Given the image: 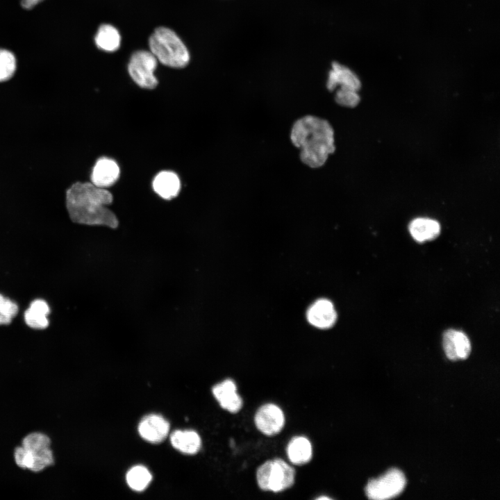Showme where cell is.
<instances>
[{"mask_svg": "<svg viewBox=\"0 0 500 500\" xmlns=\"http://www.w3.org/2000/svg\"><path fill=\"white\" fill-rule=\"evenodd\" d=\"M112 201V194L89 182H76L66 192V207L71 220L90 226H118L116 215L106 206Z\"/></svg>", "mask_w": 500, "mask_h": 500, "instance_id": "6da1fadb", "label": "cell"}, {"mask_svg": "<svg viewBox=\"0 0 500 500\" xmlns=\"http://www.w3.org/2000/svg\"><path fill=\"white\" fill-rule=\"evenodd\" d=\"M286 453L291 463L294 465H303L312 459L311 442L304 436H294L288 442Z\"/></svg>", "mask_w": 500, "mask_h": 500, "instance_id": "2e32d148", "label": "cell"}, {"mask_svg": "<svg viewBox=\"0 0 500 500\" xmlns=\"http://www.w3.org/2000/svg\"><path fill=\"white\" fill-rule=\"evenodd\" d=\"M157 62V59L151 51H136L132 55L128 63L129 75L140 87L153 89L158 85L157 78L154 75Z\"/></svg>", "mask_w": 500, "mask_h": 500, "instance_id": "52a82bcc", "label": "cell"}, {"mask_svg": "<svg viewBox=\"0 0 500 500\" xmlns=\"http://www.w3.org/2000/svg\"><path fill=\"white\" fill-rule=\"evenodd\" d=\"M334 99L339 106L354 108L359 103L360 98L356 91L338 89Z\"/></svg>", "mask_w": 500, "mask_h": 500, "instance_id": "cb8c5ba5", "label": "cell"}, {"mask_svg": "<svg viewBox=\"0 0 500 500\" xmlns=\"http://www.w3.org/2000/svg\"><path fill=\"white\" fill-rule=\"evenodd\" d=\"M17 303L0 294V325H8L18 313Z\"/></svg>", "mask_w": 500, "mask_h": 500, "instance_id": "603a6c76", "label": "cell"}, {"mask_svg": "<svg viewBox=\"0 0 500 500\" xmlns=\"http://www.w3.org/2000/svg\"><path fill=\"white\" fill-rule=\"evenodd\" d=\"M317 499H329L330 498L328 497H319V498H317Z\"/></svg>", "mask_w": 500, "mask_h": 500, "instance_id": "484cf974", "label": "cell"}, {"mask_svg": "<svg viewBox=\"0 0 500 500\" xmlns=\"http://www.w3.org/2000/svg\"><path fill=\"white\" fill-rule=\"evenodd\" d=\"M16 67L14 54L10 51L0 49V82L9 80L15 74Z\"/></svg>", "mask_w": 500, "mask_h": 500, "instance_id": "7402d4cb", "label": "cell"}, {"mask_svg": "<svg viewBox=\"0 0 500 500\" xmlns=\"http://www.w3.org/2000/svg\"><path fill=\"white\" fill-rule=\"evenodd\" d=\"M212 392L223 409L231 413H236L241 410L242 399L238 394L237 386L233 380L226 379L215 385Z\"/></svg>", "mask_w": 500, "mask_h": 500, "instance_id": "8fae6325", "label": "cell"}, {"mask_svg": "<svg viewBox=\"0 0 500 500\" xmlns=\"http://www.w3.org/2000/svg\"><path fill=\"white\" fill-rule=\"evenodd\" d=\"M350 90L358 92L361 83L357 75L347 67L338 62H333L328 74L326 88L328 91Z\"/></svg>", "mask_w": 500, "mask_h": 500, "instance_id": "9c48e42d", "label": "cell"}, {"mask_svg": "<svg viewBox=\"0 0 500 500\" xmlns=\"http://www.w3.org/2000/svg\"><path fill=\"white\" fill-rule=\"evenodd\" d=\"M151 52L158 61L174 68L185 67L190 60V54L179 37L171 29L159 27L149 38Z\"/></svg>", "mask_w": 500, "mask_h": 500, "instance_id": "277c9868", "label": "cell"}, {"mask_svg": "<svg viewBox=\"0 0 500 500\" xmlns=\"http://www.w3.org/2000/svg\"><path fill=\"white\" fill-rule=\"evenodd\" d=\"M408 228L412 237L418 242L433 240L440 232V224L436 220L424 217L413 219Z\"/></svg>", "mask_w": 500, "mask_h": 500, "instance_id": "ac0fdd59", "label": "cell"}, {"mask_svg": "<svg viewBox=\"0 0 500 500\" xmlns=\"http://www.w3.org/2000/svg\"><path fill=\"white\" fill-rule=\"evenodd\" d=\"M42 0H22V6L26 9H31Z\"/></svg>", "mask_w": 500, "mask_h": 500, "instance_id": "d4e9b609", "label": "cell"}, {"mask_svg": "<svg viewBox=\"0 0 500 500\" xmlns=\"http://www.w3.org/2000/svg\"><path fill=\"white\" fill-rule=\"evenodd\" d=\"M94 40L99 49L112 52L119 49L121 37L116 28L110 24H103L99 28Z\"/></svg>", "mask_w": 500, "mask_h": 500, "instance_id": "ffe728a7", "label": "cell"}, {"mask_svg": "<svg viewBox=\"0 0 500 500\" xmlns=\"http://www.w3.org/2000/svg\"><path fill=\"white\" fill-rule=\"evenodd\" d=\"M292 144L300 150L301 161L311 168L322 167L335 151L334 130L329 122L307 115L297 119L290 134Z\"/></svg>", "mask_w": 500, "mask_h": 500, "instance_id": "7a4b0ae2", "label": "cell"}, {"mask_svg": "<svg viewBox=\"0 0 500 500\" xmlns=\"http://www.w3.org/2000/svg\"><path fill=\"white\" fill-rule=\"evenodd\" d=\"M119 176V168L117 162L108 158L102 157L97 160L91 174V181L94 185L105 188L114 184Z\"/></svg>", "mask_w": 500, "mask_h": 500, "instance_id": "4fadbf2b", "label": "cell"}, {"mask_svg": "<svg viewBox=\"0 0 500 500\" xmlns=\"http://www.w3.org/2000/svg\"><path fill=\"white\" fill-rule=\"evenodd\" d=\"M181 183L178 176L169 171L158 173L153 179V188L162 199L169 200L176 197L180 190Z\"/></svg>", "mask_w": 500, "mask_h": 500, "instance_id": "e0dca14e", "label": "cell"}, {"mask_svg": "<svg viewBox=\"0 0 500 500\" xmlns=\"http://www.w3.org/2000/svg\"><path fill=\"white\" fill-rule=\"evenodd\" d=\"M151 478V473L143 466L133 467L126 474L128 485L131 489L138 492L145 490L149 485Z\"/></svg>", "mask_w": 500, "mask_h": 500, "instance_id": "44dd1931", "label": "cell"}, {"mask_svg": "<svg viewBox=\"0 0 500 500\" xmlns=\"http://www.w3.org/2000/svg\"><path fill=\"white\" fill-rule=\"evenodd\" d=\"M50 308L46 301L42 299L33 300L24 314V322L28 326L33 329H44L49 324L47 318Z\"/></svg>", "mask_w": 500, "mask_h": 500, "instance_id": "9a60e30c", "label": "cell"}, {"mask_svg": "<svg viewBox=\"0 0 500 500\" xmlns=\"http://www.w3.org/2000/svg\"><path fill=\"white\" fill-rule=\"evenodd\" d=\"M294 479V469L281 458L265 462L256 471L258 485L264 491L283 492L293 485Z\"/></svg>", "mask_w": 500, "mask_h": 500, "instance_id": "5b68a950", "label": "cell"}, {"mask_svg": "<svg viewBox=\"0 0 500 500\" xmlns=\"http://www.w3.org/2000/svg\"><path fill=\"white\" fill-rule=\"evenodd\" d=\"M50 438L42 432H33L26 435L20 446L14 451L16 465L33 472H40L55 464L53 452L51 448Z\"/></svg>", "mask_w": 500, "mask_h": 500, "instance_id": "3957f363", "label": "cell"}, {"mask_svg": "<svg viewBox=\"0 0 500 500\" xmlns=\"http://www.w3.org/2000/svg\"><path fill=\"white\" fill-rule=\"evenodd\" d=\"M172 446L185 454H194L201 448L199 435L193 431H176L170 438Z\"/></svg>", "mask_w": 500, "mask_h": 500, "instance_id": "d6986e66", "label": "cell"}, {"mask_svg": "<svg viewBox=\"0 0 500 500\" xmlns=\"http://www.w3.org/2000/svg\"><path fill=\"white\" fill-rule=\"evenodd\" d=\"M256 428L264 435L273 436L279 433L285 424L283 410L274 403L261 406L254 416Z\"/></svg>", "mask_w": 500, "mask_h": 500, "instance_id": "ba28073f", "label": "cell"}, {"mask_svg": "<svg viewBox=\"0 0 500 500\" xmlns=\"http://www.w3.org/2000/svg\"><path fill=\"white\" fill-rule=\"evenodd\" d=\"M169 430V423L157 415L144 417L138 426L140 436L151 443H159L167 435Z\"/></svg>", "mask_w": 500, "mask_h": 500, "instance_id": "7c38bea8", "label": "cell"}, {"mask_svg": "<svg viewBox=\"0 0 500 500\" xmlns=\"http://www.w3.org/2000/svg\"><path fill=\"white\" fill-rule=\"evenodd\" d=\"M443 347L447 357L451 360L466 359L471 351L468 337L462 331L448 329L443 335Z\"/></svg>", "mask_w": 500, "mask_h": 500, "instance_id": "30bf717a", "label": "cell"}, {"mask_svg": "<svg viewBox=\"0 0 500 500\" xmlns=\"http://www.w3.org/2000/svg\"><path fill=\"white\" fill-rule=\"evenodd\" d=\"M406 478L401 471L391 469L376 479H371L366 488L367 497L374 500H385L399 495L404 489Z\"/></svg>", "mask_w": 500, "mask_h": 500, "instance_id": "8992f818", "label": "cell"}, {"mask_svg": "<svg viewBox=\"0 0 500 500\" xmlns=\"http://www.w3.org/2000/svg\"><path fill=\"white\" fill-rule=\"evenodd\" d=\"M307 318L314 326L327 328L334 324L337 314L330 301L319 299L309 308L307 312Z\"/></svg>", "mask_w": 500, "mask_h": 500, "instance_id": "5bb4252c", "label": "cell"}]
</instances>
